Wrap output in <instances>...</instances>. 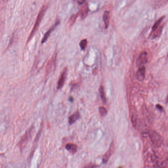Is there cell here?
Instances as JSON below:
<instances>
[{"instance_id":"cell-1","label":"cell","mask_w":168,"mask_h":168,"mask_svg":"<svg viewBox=\"0 0 168 168\" xmlns=\"http://www.w3.org/2000/svg\"><path fill=\"white\" fill-rule=\"evenodd\" d=\"M47 10V6H43L40 9V13H38V16L37 17V20L35 23V25L33 26V29L31 31L30 35H29V38L28 39V42H29L31 40L33 37L34 36V35H35V34L36 33L37 30H38V27L40 26L41 20L43 18V16L44 15Z\"/></svg>"},{"instance_id":"cell-7","label":"cell","mask_w":168,"mask_h":168,"mask_svg":"<svg viewBox=\"0 0 168 168\" xmlns=\"http://www.w3.org/2000/svg\"><path fill=\"white\" fill-rule=\"evenodd\" d=\"M59 23V22L56 23L55 25L53 26H52L51 28H50L47 31V32H46L44 36V37H43V38H42V41H41V43H44L45 42H46V41L47 40L48 38L49 37L50 35L51 34L52 32L54 30V29H55V28L56 26H57Z\"/></svg>"},{"instance_id":"cell-8","label":"cell","mask_w":168,"mask_h":168,"mask_svg":"<svg viewBox=\"0 0 168 168\" xmlns=\"http://www.w3.org/2000/svg\"><path fill=\"white\" fill-rule=\"evenodd\" d=\"M163 29V26H160L157 29V30L154 31L153 32H151L150 36L151 38L152 39H154V38H156L157 37L160 36L161 33H162V30Z\"/></svg>"},{"instance_id":"cell-11","label":"cell","mask_w":168,"mask_h":168,"mask_svg":"<svg viewBox=\"0 0 168 168\" xmlns=\"http://www.w3.org/2000/svg\"><path fill=\"white\" fill-rule=\"evenodd\" d=\"M65 148L71 153L74 154L77 151V146L76 144H68L65 146Z\"/></svg>"},{"instance_id":"cell-14","label":"cell","mask_w":168,"mask_h":168,"mask_svg":"<svg viewBox=\"0 0 168 168\" xmlns=\"http://www.w3.org/2000/svg\"><path fill=\"white\" fill-rule=\"evenodd\" d=\"M99 93H100V97L102 100L103 101V103H105L106 102V96H105V94L104 91V88L102 86H101L99 88Z\"/></svg>"},{"instance_id":"cell-12","label":"cell","mask_w":168,"mask_h":168,"mask_svg":"<svg viewBox=\"0 0 168 168\" xmlns=\"http://www.w3.org/2000/svg\"><path fill=\"white\" fill-rule=\"evenodd\" d=\"M80 118L79 113L78 112L75 113L70 116L69 118V123L70 124H72L74 123L77 120Z\"/></svg>"},{"instance_id":"cell-17","label":"cell","mask_w":168,"mask_h":168,"mask_svg":"<svg viewBox=\"0 0 168 168\" xmlns=\"http://www.w3.org/2000/svg\"><path fill=\"white\" fill-rule=\"evenodd\" d=\"M99 112H100L101 116H105L107 114V113H108L107 110L103 106L100 107L99 108Z\"/></svg>"},{"instance_id":"cell-10","label":"cell","mask_w":168,"mask_h":168,"mask_svg":"<svg viewBox=\"0 0 168 168\" xmlns=\"http://www.w3.org/2000/svg\"><path fill=\"white\" fill-rule=\"evenodd\" d=\"M88 11H89L88 5L87 4H84V5L81 7V10H80V14L82 19H84L86 18V16L87 15Z\"/></svg>"},{"instance_id":"cell-16","label":"cell","mask_w":168,"mask_h":168,"mask_svg":"<svg viewBox=\"0 0 168 168\" xmlns=\"http://www.w3.org/2000/svg\"><path fill=\"white\" fill-rule=\"evenodd\" d=\"M77 18V15H76V14H74V15H72V17H71L69 19V22H68V23H69V25L70 26L72 25L74 23Z\"/></svg>"},{"instance_id":"cell-6","label":"cell","mask_w":168,"mask_h":168,"mask_svg":"<svg viewBox=\"0 0 168 168\" xmlns=\"http://www.w3.org/2000/svg\"><path fill=\"white\" fill-rule=\"evenodd\" d=\"M67 70H64V72L62 73L60 79H59L58 83V89H60L63 86L65 83V79L67 78Z\"/></svg>"},{"instance_id":"cell-5","label":"cell","mask_w":168,"mask_h":168,"mask_svg":"<svg viewBox=\"0 0 168 168\" xmlns=\"http://www.w3.org/2000/svg\"><path fill=\"white\" fill-rule=\"evenodd\" d=\"M145 73H146V68L144 66L140 67L136 75L137 79L140 81H143L145 78Z\"/></svg>"},{"instance_id":"cell-3","label":"cell","mask_w":168,"mask_h":168,"mask_svg":"<svg viewBox=\"0 0 168 168\" xmlns=\"http://www.w3.org/2000/svg\"><path fill=\"white\" fill-rule=\"evenodd\" d=\"M148 62V53L146 51H144L140 54L137 59L136 65L138 67H141Z\"/></svg>"},{"instance_id":"cell-13","label":"cell","mask_w":168,"mask_h":168,"mask_svg":"<svg viewBox=\"0 0 168 168\" xmlns=\"http://www.w3.org/2000/svg\"><path fill=\"white\" fill-rule=\"evenodd\" d=\"M164 18H165L164 16L161 17V18H160L154 23L153 26H152V31H151V32H153V31H156V30H157V29L158 28L159 26H160V24H161V23L162 22V21H163L164 19Z\"/></svg>"},{"instance_id":"cell-4","label":"cell","mask_w":168,"mask_h":168,"mask_svg":"<svg viewBox=\"0 0 168 168\" xmlns=\"http://www.w3.org/2000/svg\"><path fill=\"white\" fill-rule=\"evenodd\" d=\"M32 129H29L25 134V135L23 136L22 139L19 141V144H18L19 145V148L21 149H23L25 147V146H26L27 142L29 141V138L30 137L31 134V133H32Z\"/></svg>"},{"instance_id":"cell-18","label":"cell","mask_w":168,"mask_h":168,"mask_svg":"<svg viewBox=\"0 0 168 168\" xmlns=\"http://www.w3.org/2000/svg\"><path fill=\"white\" fill-rule=\"evenodd\" d=\"M156 108H157L158 109H160V110H162V109H163V108H162V106H161L159 105H156Z\"/></svg>"},{"instance_id":"cell-15","label":"cell","mask_w":168,"mask_h":168,"mask_svg":"<svg viewBox=\"0 0 168 168\" xmlns=\"http://www.w3.org/2000/svg\"><path fill=\"white\" fill-rule=\"evenodd\" d=\"M87 41L86 39H84L80 43V46L82 50H85L87 46Z\"/></svg>"},{"instance_id":"cell-9","label":"cell","mask_w":168,"mask_h":168,"mask_svg":"<svg viewBox=\"0 0 168 168\" xmlns=\"http://www.w3.org/2000/svg\"><path fill=\"white\" fill-rule=\"evenodd\" d=\"M103 20L105 28L107 29L109 26L110 13L109 11H104L103 15Z\"/></svg>"},{"instance_id":"cell-2","label":"cell","mask_w":168,"mask_h":168,"mask_svg":"<svg viewBox=\"0 0 168 168\" xmlns=\"http://www.w3.org/2000/svg\"><path fill=\"white\" fill-rule=\"evenodd\" d=\"M149 138L154 144L157 146H160L163 143L162 137L157 132L151 130L149 133Z\"/></svg>"}]
</instances>
